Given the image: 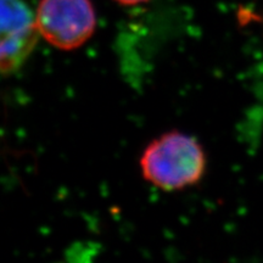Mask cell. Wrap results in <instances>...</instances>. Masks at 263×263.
I'll list each match as a JSON object with an SVG mask.
<instances>
[{
	"label": "cell",
	"instance_id": "obj_2",
	"mask_svg": "<svg viewBox=\"0 0 263 263\" xmlns=\"http://www.w3.org/2000/svg\"><path fill=\"white\" fill-rule=\"evenodd\" d=\"M35 20L41 37L61 50L82 47L97 28L90 0H41Z\"/></svg>",
	"mask_w": 263,
	"mask_h": 263
},
{
	"label": "cell",
	"instance_id": "obj_3",
	"mask_svg": "<svg viewBox=\"0 0 263 263\" xmlns=\"http://www.w3.org/2000/svg\"><path fill=\"white\" fill-rule=\"evenodd\" d=\"M39 35L35 14L25 0H0V73L20 70Z\"/></svg>",
	"mask_w": 263,
	"mask_h": 263
},
{
	"label": "cell",
	"instance_id": "obj_1",
	"mask_svg": "<svg viewBox=\"0 0 263 263\" xmlns=\"http://www.w3.org/2000/svg\"><path fill=\"white\" fill-rule=\"evenodd\" d=\"M139 164L147 183L164 192H176L199 183L206 172L207 161L195 138L172 130L147 144Z\"/></svg>",
	"mask_w": 263,
	"mask_h": 263
},
{
	"label": "cell",
	"instance_id": "obj_4",
	"mask_svg": "<svg viewBox=\"0 0 263 263\" xmlns=\"http://www.w3.org/2000/svg\"><path fill=\"white\" fill-rule=\"evenodd\" d=\"M116 2L124 5H137V4H140V3H145L147 0H116Z\"/></svg>",
	"mask_w": 263,
	"mask_h": 263
}]
</instances>
